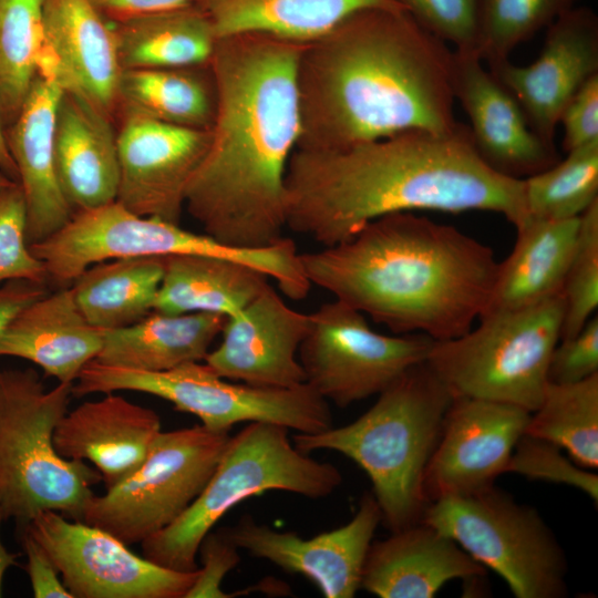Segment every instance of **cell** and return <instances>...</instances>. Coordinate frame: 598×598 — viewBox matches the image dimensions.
<instances>
[{"label": "cell", "instance_id": "f907efd6", "mask_svg": "<svg viewBox=\"0 0 598 598\" xmlns=\"http://www.w3.org/2000/svg\"><path fill=\"white\" fill-rule=\"evenodd\" d=\"M11 183H16L11 181L9 177H7L2 172H0V188L10 185Z\"/></svg>", "mask_w": 598, "mask_h": 598}, {"label": "cell", "instance_id": "ab89813d", "mask_svg": "<svg viewBox=\"0 0 598 598\" xmlns=\"http://www.w3.org/2000/svg\"><path fill=\"white\" fill-rule=\"evenodd\" d=\"M560 450L548 441L523 434L513 451L506 473H516L529 480L569 485L597 503L598 475L576 464Z\"/></svg>", "mask_w": 598, "mask_h": 598}, {"label": "cell", "instance_id": "7402d4cb", "mask_svg": "<svg viewBox=\"0 0 598 598\" xmlns=\"http://www.w3.org/2000/svg\"><path fill=\"white\" fill-rule=\"evenodd\" d=\"M161 431L155 411L111 392L66 412L53 443L62 457L94 464L109 488L144 461Z\"/></svg>", "mask_w": 598, "mask_h": 598}, {"label": "cell", "instance_id": "ba28073f", "mask_svg": "<svg viewBox=\"0 0 598 598\" xmlns=\"http://www.w3.org/2000/svg\"><path fill=\"white\" fill-rule=\"evenodd\" d=\"M477 320L460 337L433 341L427 364L453 396L535 411L561 336L563 293L520 309L485 311Z\"/></svg>", "mask_w": 598, "mask_h": 598}, {"label": "cell", "instance_id": "3957f363", "mask_svg": "<svg viewBox=\"0 0 598 598\" xmlns=\"http://www.w3.org/2000/svg\"><path fill=\"white\" fill-rule=\"evenodd\" d=\"M452 53L406 11L350 14L302 47L296 148L337 151L406 131L455 130Z\"/></svg>", "mask_w": 598, "mask_h": 598}, {"label": "cell", "instance_id": "d6986e66", "mask_svg": "<svg viewBox=\"0 0 598 598\" xmlns=\"http://www.w3.org/2000/svg\"><path fill=\"white\" fill-rule=\"evenodd\" d=\"M38 74L114 120L122 68L112 23L91 0H44Z\"/></svg>", "mask_w": 598, "mask_h": 598}, {"label": "cell", "instance_id": "836d02e7", "mask_svg": "<svg viewBox=\"0 0 598 598\" xmlns=\"http://www.w3.org/2000/svg\"><path fill=\"white\" fill-rule=\"evenodd\" d=\"M565 450L587 470L598 468V373L576 383H547L525 433Z\"/></svg>", "mask_w": 598, "mask_h": 598}, {"label": "cell", "instance_id": "8d00e7d4", "mask_svg": "<svg viewBox=\"0 0 598 598\" xmlns=\"http://www.w3.org/2000/svg\"><path fill=\"white\" fill-rule=\"evenodd\" d=\"M580 0H477L475 51L488 65L547 28Z\"/></svg>", "mask_w": 598, "mask_h": 598}, {"label": "cell", "instance_id": "30bf717a", "mask_svg": "<svg viewBox=\"0 0 598 598\" xmlns=\"http://www.w3.org/2000/svg\"><path fill=\"white\" fill-rule=\"evenodd\" d=\"M29 246L43 262L48 281L61 287L72 283L94 264L122 258L212 256L243 262L272 280L281 279L290 264L289 250L282 243L256 249L230 247L179 224L140 216L116 200L74 212L61 229Z\"/></svg>", "mask_w": 598, "mask_h": 598}, {"label": "cell", "instance_id": "681fc988", "mask_svg": "<svg viewBox=\"0 0 598 598\" xmlns=\"http://www.w3.org/2000/svg\"><path fill=\"white\" fill-rule=\"evenodd\" d=\"M3 520L4 519L0 511V527ZM16 563H17V555L7 550L0 537V597L2 594V581H3L4 574L11 566L16 565Z\"/></svg>", "mask_w": 598, "mask_h": 598}, {"label": "cell", "instance_id": "52a82bcc", "mask_svg": "<svg viewBox=\"0 0 598 598\" xmlns=\"http://www.w3.org/2000/svg\"><path fill=\"white\" fill-rule=\"evenodd\" d=\"M342 483L331 463L296 448L288 429L250 422L229 442L206 486L171 525L143 540V556L177 571H195L198 547L234 506L267 491L324 498Z\"/></svg>", "mask_w": 598, "mask_h": 598}, {"label": "cell", "instance_id": "8992f818", "mask_svg": "<svg viewBox=\"0 0 598 598\" xmlns=\"http://www.w3.org/2000/svg\"><path fill=\"white\" fill-rule=\"evenodd\" d=\"M73 383L45 390L32 369H0V511L21 525L45 511L82 520L102 481L83 461L62 457L53 434Z\"/></svg>", "mask_w": 598, "mask_h": 598}, {"label": "cell", "instance_id": "4dcf8cb0", "mask_svg": "<svg viewBox=\"0 0 598 598\" xmlns=\"http://www.w3.org/2000/svg\"><path fill=\"white\" fill-rule=\"evenodd\" d=\"M111 23L122 71L208 64L217 42L212 23L192 2Z\"/></svg>", "mask_w": 598, "mask_h": 598}, {"label": "cell", "instance_id": "4316f807", "mask_svg": "<svg viewBox=\"0 0 598 598\" xmlns=\"http://www.w3.org/2000/svg\"><path fill=\"white\" fill-rule=\"evenodd\" d=\"M579 219L527 218L516 227L515 245L498 264L485 311L520 309L563 293L578 239Z\"/></svg>", "mask_w": 598, "mask_h": 598}, {"label": "cell", "instance_id": "ee69618b", "mask_svg": "<svg viewBox=\"0 0 598 598\" xmlns=\"http://www.w3.org/2000/svg\"><path fill=\"white\" fill-rule=\"evenodd\" d=\"M566 152L598 142V74L568 101L559 118Z\"/></svg>", "mask_w": 598, "mask_h": 598}, {"label": "cell", "instance_id": "7dc6e473", "mask_svg": "<svg viewBox=\"0 0 598 598\" xmlns=\"http://www.w3.org/2000/svg\"><path fill=\"white\" fill-rule=\"evenodd\" d=\"M110 21L116 22L132 17L179 8L190 0H91Z\"/></svg>", "mask_w": 598, "mask_h": 598}, {"label": "cell", "instance_id": "e0dca14e", "mask_svg": "<svg viewBox=\"0 0 598 598\" xmlns=\"http://www.w3.org/2000/svg\"><path fill=\"white\" fill-rule=\"evenodd\" d=\"M382 523L372 493H364L353 517L344 525L302 538L243 516L226 530L239 549L311 580L326 598H352L361 588L364 561Z\"/></svg>", "mask_w": 598, "mask_h": 598}, {"label": "cell", "instance_id": "5bb4252c", "mask_svg": "<svg viewBox=\"0 0 598 598\" xmlns=\"http://www.w3.org/2000/svg\"><path fill=\"white\" fill-rule=\"evenodd\" d=\"M44 549L73 598H185L195 571L162 567L96 526L45 511L22 525Z\"/></svg>", "mask_w": 598, "mask_h": 598}, {"label": "cell", "instance_id": "ac0fdd59", "mask_svg": "<svg viewBox=\"0 0 598 598\" xmlns=\"http://www.w3.org/2000/svg\"><path fill=\"white\" fill-rule=\"evenodd\" d=\"M489 72L514 95L530 127L554 143L568 101L598 74V17L588 7H574L547 27L537 59L528 65L507 60Z\"/></svg>", "mask_w": 598, "mask_h": 598}, {"label": "cell", "instance_id": "bcb514c9", "mask_svg": "<svg viewBox=\"0 0 598 598\" xmlns=\"http://www.w3.org/2000/svg\"><path fill=\"white\" fill-rule=\"evenodd\" d=\"M48 293L45 283L9 280L0 286V333L27 306Z\"/></svg>", "mask_w": 598, "mask_h": 598}, {"label": "cell", "instance_id": "e575fe53", "mask_svg": "<svg viewBox=\"0 0 598 598\" xmlns=\"http://www.w3.org/2000/svg\"><path fill=\"white\" fill-rule=\"evenodd\" d=\"M44 0H0V117H18L38 75Z\"/></svg>", "mask_w": 598, "mask_h": 598}, {"label": "cell", "instance_id": "ffe728a7", "mask_svg": "<svg viewBox=\"0 0 598 598\" xmlns=\"http://www.w3.org/2000/svg\"><path fill=\"white\" fill-rule=\"evenodd\" d=\"M452 89L466 113L480 157L493 171L516 179L559 161L554 143L529 125L514 95L483 65L474 50H453Z\"/></svg>", "mask_w": 598, "mask_h": 598}, {"label": "cell", "instance_id": "f35d334b", "mask_svg": "<svg viewBox=\"0 0 598 598\" xmlns=\"http://www.w3.org/2000/svg\"><path fill=\"white\" fill-rule=\"evenodd\" d=\"M48 281L43 262L30 250L27 240V206L18 183L0 188V282Z\"/></svg>", "mask_w": 598, "mask_h": 598}, {"label": "cell", "instance_id": "d6a6232c", "mask_svg": "<svg viewBox=\"0 0 598 598\" xmlns=\"http://www.w3.org/2000/svg\"><path fill=\"white\" fill-rule=\"evenodd\" d=\"M216 106V84L209 63L122 71L118 107L176 126L210 130Z\"/></svg>", "mask_w": 598, "mask_h": 598}, {"label": "cell", "instance_id": "d4e9b609", "mask_svg": "<svg viewBox=\"0 0 598 598\" xmlns=\"http://www.w3.org/2000/svg\"><path fill=\"white\" fill-rule=\"evenodd\" d=\"M55 169L73 212L116 200L120 165L113 120L62 91L54 127Z\"/></svg>", "mask_w": 598, "mask_h": 598}, {"label": "cell", "instance_id": "83f0119b", "mask_svg": "<svg viewBox=\"0 0 598 598\" xmlns=\"http://www.w3.org/2000/svg\"><path fill=\"white\" fill-rule=\"evenodd\" d=\"M218 38L264 33L307 44L363 9L406 11L398 0H190Z\"/></svg>", "mask_w": 598, "mask_h": 598}, {"label": "cell", "instance_id": "8fae6325", "mask_svg": "<svg viewBox=\"0 0 598 598\" xmlns=\"http://www.w3.org/2000/svg\"><path fill=\"white\" fill-rule=\"evenodd\" d=\"M229 432L203 424L161 431L134 471L105 494L93 495L82 522L126 545L164 529L202 493L229 442Z\"/></svg>", "mask_w": 598, "mask_h": 598}, {"label": "cell", "instance_id": "f1b7e54d", "mask_svg": "<svg viewBox=\"0 0 598 598\" xmlns=\"http://www.w3.org/2000/svg\"><path fill=\"white\" fill-rule=\"evenodd\" d=\"M225 321L226 317L217 313L152 311L131 326L104 330L102 349L94 360L150 372L204 361Z\"/></svg>", "mask_w": 598, "mask_h": 598}, {"label": "cell", "instance_id": "4fadbf2b", "mask_svg": "<svg viewBox=\"0 0 598 598\" xmlns=\"http://www.w3.org/2000/svg\"><path fill=\"white\" fill-rule=\"evenodd\" d=\"M110 383L116 391L164 399L214 431H230L240 422L272 423L308 434L332 426L329 402L308 383L291 388L251 385L221 378L202 361L161 372L116 367Z\"/></svg>", "mask_w": 598, "mask_h": 598}, {"label": "cell", "instance_id": "cb8c5ba5", "mask_svg": "<svg viewBox=\"0 0 598 598\" xmlns=\"http://www.w3.org/2000/svg\"><path fill=\"white\" fill-rule=\"evenodd\" d=\"M485 574L456 542L421 520L372 542L361 588L380 598H433L450 580Z\"/></svg>", "mask_w": 598, "mask_h": 598}, {"label": "cell", "instance_id": "7c38bea8", "mask_svg": "<svg viewBox=\"0 0 598 598\" xmlns=\"http://www.w3.org/2000/svg\"><path fill=\"white\" fill-rule=\"evenodd\" d=\"M433 341L421 333H380L362 312L334 299L309 313L298 359L306 383L326 401L347 408L379 395L425 362Z\"/></svg>", "mask_w": 598, "mask_h": 598}, {"label": "cell", "instance_id": "60d3db41", "mask_svg": "<svg viewBox=\"0 0 598 598\" xmlns=\"http://www.w3.org/2000/svg\"><path fill=\"white\" fill-rule=\"evenodd\" d=\"M426 31L452 43L455 50H474L477 0H398Z\"/></svg>", "mask_w": 598, "mask_h": 598}, {"label": "cell", "instance_id": "44dd1931", "mask_svg": "<svg viewBox=\"0 0 598 598\" xmlns=\"http://www.w3.org/2000/svg\"><path fill=\"white\" fill-rule=\"evenodd\" d=\"M309 313L291 309L268 285L237 315L226 318L219 346L204 362L219 377L258 386L306 383L298 350Z\"/></svg>", "mask_w": 598, "mask_h": 598}, {"label": "cell", "instance_id": "6da1fadb", "mask_svg": "<svg viewBox=\"0 0 598 598\" xmlns=\"http://www.w3.org/2000/svg\"><path fill=\"white\" fill-rule=\"evenodd\" d=\"M305 44L264 33L218 38L209 65L217 106L185 208L217 241L272 245L286 227V175L300 131L297 65Z\"/></svg>", "mask_w": 598, "mask_h": 598}, {"label": "cell", "instance_id": "f546056e", "mask_svg": "<svg viewBox=\"0 0 598 598\" xmlns=\"http://www.w3.org/2000/svg\"><path fill=\"white\" fill-rule=\"evenodd\" d=\"M154 310L168 315H237L269 285L261 271L239 261L192 254L163 257Z\"/></svg>", "mask_w": 598, "mask_h": 598}, {"label": "cell", "instance_id": "9c48e42d", "mask_svg": "<svg viewBox=\"0 0 598 598\" xmlns=\"http://www.w3.org/2000/svg\"><path fill=\"white\" fill-rule=\"evenodd\" d=\"M421 520L495 571L515 597L568 595V564L557 537L535 508L495 485L436 499L426 506Z\"/></svg>", "mask_w": 598, "mask_h": 598}, {"label": "cell", "instance_id": "277c9868", "mask_svg": "<svg viewBox=\"0 0 598 598\" xmlns=\"http://www.w3.org/2000/svg\"><path fill=\"white\" fill-rule=\"evenodd\" d=\"M306 277L395 334L434 341L467 332L498 270L487 245L414 212L391 213L352 237L300 254Z\"/></svg>", "mask_w": 598, "mask_h": 598}, {"label": "cell", "instance_id": "484cf974", "mask_svg": "<svg viewBox=\"0 0 598 598\" xmlns=\"http://www.w3.org/2000/svg\"><path fill=\"white\" fill-rule=\"evenodd\" d=\"M104 330L79 310L70 288L47 293L21 310L0 333V357H17L39 365L61 383H74L96 359Z\"/></svg>", "mask_w": 598, "mask_h": 598}, {"label": "cell", "instance_id": "7bdbcfd3", "mask_svg": "<svg viewBox=\"0 0 598 598\" xmlns=\"http://www.w3.org/2000/svg\"><path fill=\"white\" fill-rule=\"evenodd\" d=\"M197 555L200 556L202 567L185 598L231 597L221 589V582L226 574L239 564L240 555L226 528L212 529L202 540Z\"/></svg>", "mask_w": 598, "mask_h": 598}, {"label": "cell", "instance_id": "b9f144b4", "mask_svg": "<svg viewBox=\"0 0 598 598\" xmlns=\"http://www.w3.org/2000/svg\"><path fill=\"white\" fill-rule=\"evenodd\" d=\"M598 373V316L594 315L574 336L561 338L548 364L547 380L554 384L584 381Z\"/></svg>", "mask_w": 598, "mask_h": 598}, {"label": "cell", "instance_id": "c3c4849f", "mask_svg": "<svg viewBox=\"0 0 598 598\" xmlns=\"http://www.w3.org/2000/svg\"><path fill=\"white\" fill-rule=\"evenodd\" d=\"M0 172H2L11 181L16 183L19 182L18 169L7 145L4 126L2 124L1 117H0Z\"/></svg>", "mask_w": 598, "mask_h": 598}, {"label": "cell", "instance_id": "9a60e30c", "mask_svg": "<svg viewBox=\"0 0 598 598\" xmlns=\"http://www.w3.org/2000/svg\"><path fill=\"white\" fill-rule=\"evenodd\" d=\"M116 202L128 210L179 224L186 190L210 141V130L167 124L118 107Z\"/></svg>", "mask_w": 598, "mask_h": 598}, {"label": "cell", "instance_id": "d590c367", "mask_svg": "<svg viewBox=\"0 0 598 598\" xmlns=\"http://www.w3.org/2000/svg\"><path fill=\"white\" fill-rule=\"evenodd\" d=\"M567 153L565 159L523 179L527 218L574 219L598 200V142Z\"/></svg>", "mask_w": 598, "mask_h": 598}, {"label": "cell", "instance_id": "74e56055", "mask_svg": "<svg viewBox=\"0 0 598 598\" xmlns=\"http://www.w3.org/2000/svg\"><path fill=\"white\" fill-rule=\"evenodd\" d=\"M561 338L576 334L598 308V200L579 219L575 251L563 285Z\"/></svg>", "mask_w": 598, "mask_h": 598}, {"label": "cell", "instance_id": "7a4b0ae2", "mask_svg": "<svg viewBox=\"0 0 598 598\" xmlns=\"http://www.w3.org/2000/svg\"><path fill=\"white\" fill-rule=\"evenodd\" d=\"M501 214L527 219L524 181L480 157L464 124L447 133L406 131L337 151L296 148L286 175V227L323 247L369 221L414 210Z\"/></svg>", "mask_w": 598, "mask_h": 598}, {"label": "cell", "instance_id": "f6af8a7d", "mask_svg": "<svg viewBox=\"0 0 598 598\" xmlns=\"http://www.w3.org/2000/svg\"><path fill=\"white\" fill-rule=\"evenodd\" d=\"M27 556L25 569L35 598H73L44 549L24 529L21 533Z\"/></svg>", "mask_w": 598, "mask_h": 598}, {"label": "cell", "instance_id": "5b68a950", "mask_svg": "<svg viewBox=\"0 0 598 598\" xmlns=\"http://www.w3.org/2000/svg\"><path fill=\"white\" fill-rule=\"evenodd\" d=\"M453 394L422 362L378 395L353 422L318 433H297L299 451H334L369 476L382 523L395 532L419 523L429 505L423 477Z\"/></svg>", "mask_w": 598, "mask_h": 598}, {"label": "cell", "instance_id": "2e32d148", "mask_svg": "<svg viewBox=\"0 0 598 598\" xmlns=\"http://www.w3.org/2000/svg\"><path fill=\"white\" fill-rule=\"evenodd\" d=\"M530 413L508 403L454 396L425 468L426 502L495 485V480L506 473Z\"/></svg>", "mask_w": 598, "mask_h": 598}, {"label": "cell", "instance_id": "603a6c76", "mask_svg": "<svg viewBox=\"0 0 598 598\" xmlns=\"http://www.w3.org/2000/svg\"><path fill=\"white\" fill-rule=\"evenodd\" d=\"M62 91L54 81L38 74L17 120L4 128L25 200L29 245L53 235L74 213L55 169L54 127Z\"/></svg>", "mask_w": 598, "mask_h": 598}, {"label": "cell", "instance_id": "1f68e13d", "mask_svg": "<svg viewBox=\"0 0 598 598\" xmlns=\"http://www.w3.org/2000/svg\"><path fill=\"white\" fill-rule=\"evenodd\" d=\"M164 272L163 257L105 260L87 267L71 283L74 301L94 327L131 326L154 310Z\"/></svg>", "mask_w": 598, "mask_h": 598}]
</instances>
